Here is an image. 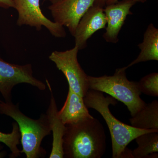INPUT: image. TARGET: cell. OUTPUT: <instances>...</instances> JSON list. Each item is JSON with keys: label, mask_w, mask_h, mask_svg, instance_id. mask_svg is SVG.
Segmentation results:
<instances>
[{"label": "cell", "mask_w": 158, "mask_h": 158, "mask_svg": "<svg viewBox=\"0 0 158 158\" xmlns=\"http://www.w3.org/2000/svg\"><path fill=\"white\" fill-rule=\"evenodd\" d=\"M63 137L64 158H101L106 149L104 128L92 117L66 125Z\"/></svg>", "instance_id": "1"}, {"label": "cell", "mask_w": 158, "mask_h": 158, "mask_svg": "<svg viewBox=\"0 0 158 158\" xmlns=\"http://www.w3.org/2000/svg\"><path fill=\"white\" fill-rule=\"evenodd\" d=\"M88 108L94 109L102 116L110 130L112 143V158H133L131 151L127 148L130 142L144 133L156 132L157 130L136 128L117 119L110 111L109 106L117 104L116 99L105 97L101 91L89 89L84 97Z\"/></svg>", "instance_id": "2"}, {"label": "cell", "mask_w": 158, "mask_h": 158, "mask_svg": "<svg viewBox=\"0 0 158 158\" xmlns=\"http://www.w3.org/2000/svg\"><path fill=\"white\" fill-rule=\"evenodd\" d=\"M0 113L11 117L17 123L20 132L22 145L21 153L27 158L44 157L46 152L41 147L43 140L51 133L50 125L46 114L37 119L30 118L20 111L19 103L0 100Z\"/></svg>", "instance_id": "3"}, {"label": "cell", "mask_w": 158, "mask_h": 158, "mask_svg": "<svg viewBox=\"0 0 158 158\" xmlns=\"http://www.w3.org/2000/svg\"><path fill=\"white\" fill-rule=\"evenodd\" d=\"M126 70L124 67L117 69L112 76H88L89 89L107 94L123 103L133 117L146 103L140 97L141 93L138 89V82L129 81Z\"/></svg>", "instance_id": "4"}, {"label": "cell", "mask_w": 158, "mask_h": 158, "mask_svg": "<svg viewBox=\"0 0 158 158\" xmlns=\"http://www.w3.org/2000/svg\"><path fill=\"white\" fill-rule=\"evenodd\" d=\"M79 51L75 46L68 50L54 51L49 58L64 74L68 81L69 88L84 98L89 90L88 75L82 69L78 61Z\"/></svg>", "instance_id": "5"}, {"label": "cell", "mask_w": 158, "mask_h": 158, "mask_svg": "<svg viewBox=\"0 0 158 158\" xmlns=\"http://www.w3.org/2000/svg\"><path fill=\"white\" fill-rule=\"evenodd\" d=\"M27 84L44 90L46 85L33 75L31 64L24 65L6 62L0 57V93L6 102H12V89L19 84Z\"/></svg>", "instance_id": "6"}, {"label": "cell", "mask_w": 158, "mask_h": 158, "mask_svg": "<svg viewBox=\"0 0 158 158\" xmlns=\"http://www.w3.org/2000/svg\"><path fill=\"white\" fill-rule=\"evenodd\" d=\"M18 13L17 25L34 27L37 31L46 28L54 37L63 38L66 36L64 27L47 18L41 11L40 0H13Z\"/></svg>", "instance_id": "7"}, {"label": "cell", "mask_w": 158, "mask_h": 158, "mask_svg": "<svg viewBox=\"0 0 158 158\" xmlns=\"http://www.w3.org/2000/svg\"><path fill=\"white\" fill-rule=\"evenodd\" d=\"M94 0H61L52 4L48 9L55 22L66 27L73 36L79 22Z\"/></svg>", "instance_id": "8"}, {"label": "cell", "mask_w": 158, "mask_h": 158, "mask_svg": "<svg viewBox=\"0 0 158 158\" xmlns=\"http://www.w3.org/2000/svg\"><path fill=\"white\" fill-rule=\"evenodd\" d=\"M107 24L104 8L92 6L81 18L77 26L75 37V45L79 50L87 47V41L98 30L106 27Z\"/></svg>", "instance_id": "9"}, {"label": "cell", "mask_w": 158, "mask_h": 158, "mask_svg": "<svg viewBox=\"0 0 158 158\" xmlns=\"http://www.w3.org/2000/svg\"><path fill=\"white\" fill-rule=\"evenodd\" d=\"M136 0H122L114 4L107 5L104 9L107 27L103 35L106 41L116 44L118 42V35L128 15L132 14L131 8Z\"/></svg>", "instance_id": "10"}, {"label": "cell", "mask_w": 158, "mask_h": 158, "mask_svg": "<svg viewBox=\"0 0 158 158\" xmlns=\"http://www.w3.org/2000/svg\"><path fill=\"white\" fill-rule=\"evenodd\" d=\"M46 81L51 93L50 102L46 114L50 125L51 132L53 133L52 146L49 158H63V137L66 127L58 116V108L50 84L47 80Z\"/></svg>", "instance_id": "11"}, {"label": "cell", "mask_w": 158, "mask_h": 158, "mask_svg": "<svg viewBox=\"0 0 158 158\" xmlns=\"http://www.w3.org/2000/svg\"><path fill=\"white\" fill-rule=\"evenodd\" d=\"M58 116L65 125L93 117L85 104L84 98L69 88L64 105L61 110L58 111Z\"/></svg>", "instance_id": "12"}, {"label": "cell", "mask_w": 158, "mask_h": 158, "mask_svg": "<svg viewBox=\"0 0 158 158\" xmlns=\"http://www.w3.org/2000/svg\"><path fill=\"white\" fill-rule=\"evenodd\" d=\"M141 52L138 57L127 66L126 69L141 62L158 60V29L151 23L144 35L143 42L138 45Z\"/></svg>", "instance_id": "13"}, {"label": "cell", "mask_w": 158, "mask_h": 158, "mask_svg": "<svg viewBox=\"0 0 158 158\" xmlns=\"http://www.w3.org/2000/svg\"><path fill=\"white\" fill-rule=\"evenodd\" d=\"M131 126L144 130H158V101L156 100L148 104L130 118Z\"/></svg>", "instance_id": "14"}, {"label": "cell", "mask_w": 158, "mask_h": 158, "mask_svg": "<svg viewBox=\"0 0 158 158\" xmlns=\"http://www.w3.org/2000/svg\"><path fill=\"white\" fill-rule=\"evenodd\" d=\"M135 140L138 147L131 151L133 158L158 157V132L144 133Z\"/></svg>", "instance_id": "15"}, {"label": "cell", "mask_w": 158, "mask_h": 158, "mask_svg": "<svg viewBox=\"0 0 158 158\" xmlns=\"http://www.w3.org/2000/svg\"><path fill=\"white\" fill-rule=\"evenodd\" d=\"M21 135L17 123H12V131L6 134L0 131V142L4 143L11 151L10 158H15L20 156V151L18 148L20 144Z\"/></svg>", "instance_id": "16"}, {"label": "cell", "mask_w": 158, "mask_h": 158, "mask_svg": "<svg viewBox=\"0 0 158 158\" xmlns=\"http://www.w3.org/2000/svg\"><path fill=\"white\" fill-rule=\"evenodd\" d=\"M138 88L141 93L148 96L158 97V73L147 75L138 82Z\"/></svg>", "instance_id": "17"}, {"label": "cell", "mask_w": 158, "mask_h": 158, "mask_svg": "<svg viewBox=\"0 0 158 158\" xmlns=\"http://www.w3.org/2000/svg\"><path fill=\"white\" fill-rule=\"evenodd\" d=\"M0 7L6 9L15 8L14 2L13 0H0Z\"/></svg>", "instance_id": "18"}, {"label": "cell", "mask_w": 158, "mask_h": 158, "mask_svg": "<svg viewBox=\"0 0 158 158\" xmlns=\"http://www.w3.org/2000/svg\"><path fill=\"white\" fill-rule=\"evenodd\" d=\"M106 0H94L93 6L103 8L106 6Z\"/></svg>", "instance_id": "19"}, {"label": "cell", "mask_w": 158, "mask_h": 158, "mask_svg": "<svg viewBox=\"0 0 158 158\" xmlns=\"http://www.w3.org/2000/svg\"><path fill=\"white\" fill-rule=\"evenodd\" d=\"M137 2H144L146 0H136ZM118 0H106V5H110V4H114L118 2Z\"/></svg>", "instance_id": "20"}, {"label": "cell", "mask_w": 158, "mask_h": 158, "mask_svg": "<svg viewBox=\"0 0 158 158\" xmlns=\"http://www.w3.org/2000/svg\"><path fill=\"white\" fill-rule=\"evenodd\" d=\"M2 148V145L0 144V158H3L6 157L7 152L5 151H1Z\"/></svg>", "instance_id": "21"}, {"label": "cell", "mask_w": 158, "mask_h": 158, "mask_svg": "<svg viewBox=\"0 0 158 158\" xmlns=\"http://www.w3.org/2000/svg\"><path fill=\"white\" fill-rule=\"evenodd\" d=\"M48 1H49L52 4H53V3L57 2L61 0H48Z\"/></svg>", "instance_id": "22"}, {"label": "cell", "mask_w": 158, "mask_h": 158, "mask_svg": "<svg viewBox=\"0 0 158 158\" xmlns=\"http://www.w3.org/2000/svg\"><path fill=\"white\" fill-rule=\"evenodd\" d=\"M48 1V0H44V2H45V1Z\"/></svg>", "instance_id": "23"}]
</instances>
